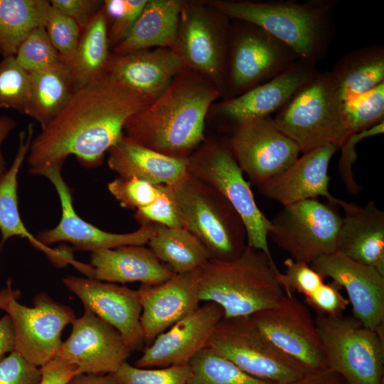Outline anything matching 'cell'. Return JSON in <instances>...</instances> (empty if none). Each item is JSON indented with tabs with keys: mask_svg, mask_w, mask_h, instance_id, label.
<instances>
[{
	"mask_svg": "<svg viewBox=\"0 0 384 384\" xmlns=\"http://www.w3.org/2000/svg\"><path fill=\"white\" fill-rule=\"evenodd\" d=\"M342 114L350 135L384 121V82L342 102Z\"/></svg>",
	"mask_w": 384,
	"mask_h": 384,
	"instance_id": "obj_36",
	"label": "cell"
},
{
	"mask_svg": "<svg viewBox=\"0 0 384 384\" xmlns=\"http://www.w3.org/2000/svg\"><path fill=\"white\" fill-rule=\"evenodd\" d=\"M200 269L175 274L157 285L138 289L144 340L151 343L159 334L199 307Z\"/></svg>",
	"mask_w": 384,
	"mask_h": 384,
	"instance_id": "obj_22",
	"label": "cell"
},
{
	"mask_svg": "<svg viewBox=\"0 0 384 384\" xmlns=\"http://www.w3.org/2000/svg\"><path fill=\"white\" fill-rule=\"evenodd\" d=\"M183 4V1L180 0H147L129 32L113 48L114 54L154 48H166L176 51L178 19Z\"/></svg>",
	"mask_w": 384,
	"mask_h": 384,
	"instance_id": "obj_28",
	"label": "cell"
},
{
	"mask_svg": "<svg viewBox=\"0 0 384 384\" xmlns=\"http://www.w3.org/2000/svg\"><path fill=\"white\" fill-rule=\"evenodd\" d=\"M30 77L14 55L0 61V108L24 114L29 92Z\"/></svg>",
	"mask_w": 384,
	"mask_h": 384,
	"instance_id": "obj_38",
	"label": "cell"
},
{
	"mask_svg": "<svg viewBox=\"0 0 384 384\" xmlns=\"http://www.w3.org/2000/svg\"><path fill=\"white\" fill-rule=\"evenodd\" d=\"M187 384H276L255 378L206 347L189 362Z\"/></svg>",
	"mask_w": 384,
	"mask_h": 384,
	"instance_id": "obj_35",
	"label": "cell"
},
{
	"mask_svg": "<svg viewBox=\"0 0 384 384\" xmlns=\"http://www.w3.org/2000/svg\"><path fill=\"white\" fill-rule=\"evenodd\" d=\"M284 265V272L278 274V280L286 294H293L297 291L306 298L324 283L325 278L306 262L289 257Z\"/></svg>",
	"mask_w": 384,
	"mask_h": 384,
	"instance_id": "obj_44",
	"label": "cell"
},
{
	"mask_svg": "<svg viewBox=\"0 0 384 384\" xmlns=\"http://www.w3.org/2000/svg\"><path fill=\"white\" fill-rule=\"evenodd\" d=\"M14 56L28 73L45 70L68 62L52 44L45 26L33 29L21 43Z\"/></svg>",
	"mask_w": 384,
	"mask_h": 384,
	"instance_id": "obj_37",
	"label": "cell"
},
{
	"mask_svg": "<svg viewBox=\"0 0 384 384\" xmlns=\"http://www.w3.org/2000/svg\"><path fill=\"white\" fill-rule=\"evenodd\" d=\"M21 292L18 289H14L11 279H9L6 287L0 290V309L5 310L9 302L17 299Z\"/></svg>",
	"mask_w": 384,
	"mask_h": 384,
	"instance_id": "obj_54",
	"label": "cell"
},
{
	"mask_svg": "<svg viewBox=\"0 0 384 384\" xmlns=\"http://www.w3.org/2000/svg\"><path fill=\"white\" fill-rule=\"evenodd\" d=\"M50 5L73 19L81 32L102 9L104 2L100 0H51Z\"/></svg>",
	"mask_w": 384,
	"mask_h": 384,
	"instance_id": "obj_48",
	"label": "cell"
},
{
	"mask_svg": "<svg viewBox=\"0 0 384 384\" xmlns=\"http://www.w3.org/2000/svg\"><path fill=\"white\" fill-rule=\"evenodd\" d=\"M189 364L151 369L131 366L127 361L114 373L117 384H187Z\"/></svg>",
	"mask_w": 384,
	"mask_h": 384,
	"instance_id": "obj_39",
	"label": "cell"
},
{
	"mask_svg": "<svg viewBox=\"0 0 384 384\" xmlns=\"http://www.w3.org/2000/svg\"><path fill=\"white\" fill-rule=\"evenodd\" d=\"M224 317L222 308L207 302L159 334L146 347L135 366L142 368L188 364L206 347L218 324Z\"/></svg>",
	"mask_w": 384,
	"mask_h": 384,
	"instance_id": "obj_20",
	"label": "cell"
},
{
	"mask_svg": "<svg viewBox=\"0 0 384 384\" xmlns=\"http://www.w3.org/2000/svg\"><path fill=\"white\" fill-rule=\"evenodd\" d=\"M341 221L337 205L306 199L283 206L271 220L268 237L290 258L309 265L336 251Z\"/></svg>",
	"mask_w": 384,
	"mask_h": 384,
	"instance_id": "obj_11",
	"label": "cell"
},
{
	"mask_svg": "<svg viewBox=\"0 0 384 384\" xmlns=\"http://www.w3.org/2000/svg\"><path fill=\"white\" fill-rule=\"evenodd\" d=\"M108 153L109 168L121 178L137 177L154 185L174 186L190 174L188 159L159 153L125 134Z\"/></svg>",
	"mask_w": 384,
	"mask_h": 384,
	"instance_id": "obj_27",
	"label": "cell"
},
{
	"mask_svg": "<svg viewBox=\"0 0 384 384\" xmlns=\"http://www.w3.org/2000/svg\"><path fill=\"white\" fill-rule=\"evenodd\" d=\"M336 251L384 274V212L373 201L345 202Z\"/></svg>",
	"mask_w": 384,
	"mask_h": 384,
	"instance_id": "obj_26",
	"label": "cell"
},
{
	"mask_svg": "<svg viewBox=\"0 0 384 384\" xmlns=\"http://www.w3.org/2000/svg\"><path fill=\"white\" fill-rule=\"evenodd\" d=\"M140 224L155 223L169 228H184V218L171 186L162 185L161 194L151 204L136 210Z\"/></svg>",
	"mask_w": 384,
	"mask_h": 384,
	"instance_id": "obj_43",
	"label": "cell"
},
{
	"mask_svg": "<svg viewBox=\"0 0 384 384\" xmlns=\"http://www.w3.org/2000/svg\"><path fill=\"white\" fill-rule=\"evenodd\" d=\"M40 384H66L74 375L80 373L78 368L59 356H54L41 367Z\"/></svg>",
	"mask_w": 384,
	"mask_h": 384,
	"instance_id": "obj_49",
	"label": "cell"
},
{
	"mask_svg": "<svg viewBox=\"0 0 384 384\" xmlns=\"http://www.w3.org/2000/svg\"><path fill=\"white\" fill-rule=\"evenodd\" d=\"M33 136V124L28 126L27 131L18 134V146L14 159L6 172L0 179V249L13 237L26 238L36 249L44 252L56 265L63 262V249H52L41 243L26 228L18 206V175L26 156L28 154Z\"/></svg>",
	"mask_w": 384,
	"mask_h": 384,
	"instance_id": "obj_29",
	"label": "cell"
},
{
	"mask_svg": "<svg viewBox=\"0 0 384 384\" xmlns=\"http://www.w3.org/2000/svg\"><path fill=\"white\" fill-rule=\"evenodd\" d=\"M16 122L10 117H0V179L6 172V161L2 153V144L9 134L16 128Z\"/></svg>",
	"mask_w": 384,
	"mask_h": 384,
	"instance_id": "obj_53",
	"label": "cell"
},
{
	"mask_svg": "<svg viewBox=\"0 0 384 384\" xmlns=\"http://www.w3.org/2000/svg\"><path fill=\"white\" fill-rule=\"evenodd\" d=\"M107 188L122 208L137 210L154 202L161 194L162 185H154L137 177L118 176Z\"/></svg>",
	"mask_w": 384,
	"mask_h": 384,
	"instance_id": "obj_42",
	"label": "cell"
},
{
	"mask_svg": "<svg viewBox=\"0 0 384 384\" xmlns=\"http://www.w3.org/2000/svg\"><path fill=\"white\" fill-rule=\"evenodd\" d=\"M341 289V287L334 281L324 283L314 294L304 298V301L317 315L340 314L349 304Z\"/></svg>",
	"mask_w": 384,
	"mask_h": 384,
	"instance_id": "obj_47",
	"label": "cell"
},
{
	"mask_svg": "<svg viewBox=\"0 0 384 384\" xmlns=\"http://www.w3.org/2000/svg\"><path fill=\"white\" fill-rule=\"evenodd\" d=\"M329 73L341 102L365 93L384 82V47L373 45L350 50Z\"/></svg>",
	"mask_w": 384,
	"mask_h": 384,
	"instance_id": "obj_30",
	"label": "cell"
},
{
	"mask_svg": "<svg viewBox=\"0 0 384 384\" xmlns=\"http://www.w3.org/2000/svg\"><path fill=\"white\" fill-rule=\"evenodd\" d=\"M110 47L107 19L102 8L81 32L70 63L73 91L106 73L112 55Z\"/></svg>",
	"mask_w": 384,
	"mask_h": 384,
	"instance_id": "obj_33",
	"label": "cell"
},
{
	"mask_svg": "<svg viewBox=\"0 0 384 384\" xmlns=\"http://www.w3.org/2000/svg\"><path fill=\"white\" fill-rule=\"evenodd\" d=\"M220 94L208 78L184 68L156 100L127 121L124 134L159 153L188 159L206 141V117Z\"/></svg>",
	"mask_w": 384,
	"mask_h": 384,
	"instance_id": "obj_2",
	"label": "cell"
},
{
	"mask_svg": "<svg viewBox=\"0 0 384 384\" xmlns=\"http://www.w3.org/2000/svg\"><path fill=\"white\" fill-rule=\"evenodd\" d=\"M189 172L218 190L241 217L248 247L272 257L268 242L270 220L257 206L250 183L227 142L206 140L188 158Z\"/></svg>",
	"mask_w": 384,
	"mask_h": 384,
	"instance_id": "obj_9",
	"label": "cell"
},
{
	"mask_svg": "<svg viewBox=\"0 0 384 384\" xmlns=\"http://www.w3.org/2000/svg\"><path fill=\"white\" fill-rule=\"evenodd\" d=\"M175 274L144 245H126L93 252L90 265L85 272L87 277L102 282H139L149 286L163 283Z\"/></svg>",
	"mask_w": 384,
	"mask_h": 384,
	"instance_id": "obj_25",
	"label": "cell"
},
{
	"mask_svg": "<svg viewBox=\"0 0 384 384\" xmlns=\"http://www.w3.org/2000/svg\"><path fill=\"white\" fill-rule=\"evenodd\" d=\"M316 65L299 59L270 81L217 105V113L234 122L271 117L279 111L316 73Z\"/></svg>",
	"mask_w": 384,
	"mask_h": 384,
	"instance_id": "obj_23",
	"label": "cell"
},
{
	"mask_svg": "<svg viewBox=\"0 0 384 384\" xmlns=\"http://www.w3.org/2000/svg\"><path fill=\"white\" fill-rule=\"evenodd\" d=\"M50 1L0 0V54L15 55L28 35L45 26Z\"/></svg>",
	"mask_w": 384,
	"mask_h": 384,
	"instance_id": "obj_34",
	"label": "cell"
},
{
	"mask_svg": "<svg viewBox=\"0 0 384 384\" xmlns=\"http://www.w3.org/2000/svg\"><path fill=\"white\" fill-rule=\"evenodd\" d=\"M154 225V233L147 243L149 248L176 274L197 270L211 258L206 246L186 227Z\"/></svg>",
	"mask_w": 384,
	"mask_h": 384,
	"instance_id": "obj_32",
	"label": "cell"
},
{
	"mask_svg": "<svg viewBox=\"0 0 384 384\" xmlns=\"http://www.w3.org/2000/svg\"><path fill=\"white\" fill-rule=\"evenodd\" d=\"M66 384H117L113 374L78 373Z\"/></svg>",
	"mask_w": 384,
	"mask_h": 384,
	"instance_id": "obj_52",
	"label": "cell"
},
{
	"mask_svg": "<svg viewBox=\"0 0 384 384\" xmlns=\"http://www.w3.org/2000/svg\"><path fill=\"white\" fill-rule=\"evenodd\" d=\"M28 98L24 114L45 127L68 102L73 92L70 63L29 73Z\"/></svg>",
	"mask_w": 384,
	"mask_h": 384,
	"instance_id": "obj_31",
	"label": "cell"
},
{
	"mask_svg": "<svg viewBox=\"0 0 384 384\" xmlns=\"http://www.w3.org/2000/svg\"><path fill=\"white\" fill-rule=\"evenodd\" d=\"M184 68L175 50L154 48L112 55L106 73L128 90L153 102Z\"/></svg>",
	"mask_w": 384,
	"mask_h": 384,
	"instance_id": "obj_24",
	"label": "cell"
},
{
	"mask_svg": "<svg viewBox=\"0 0 384 384\" xmlns=\"http://www.w3.org/2000/svg\"><path fill=\"white\" fill-rule=\"evenodd\" d=\"M248 317L264 337L309 373L327 368L315 321L293 294H285L274 306Z\"/></svg>",
	"mask_w": 384,
	"mask_h": 384,
	"instance_id": "obj_13",
	"label": "cell"
},
{
	"mask_svg": "<svg viewBox=\"0 0 384 384\" xmlns=\"http://www.w3.org/2000/svg\"><path fill=\"white\" fill-rule=\"evenodd\" d=\"M314 321L328 368L347 384H383L384 332L343 314L317 315Z\"/></svg>",
	"mask_w": 384,
	"mask_h": 384,
	"instance_id": "obj_7",
	"label": "cell"
},
{
	"mask_svg": "<svg viewBox=\"0 0 384 384\" xmlns=\"http://www.w3.org/2000/svg\"><path fill=\"white\" fill-rule=\"evenodd\" d=\"M230 28L223 91L238 96L279 76L301 59L260 27L241 21Z\"/></svg>",
	"mask_w": 384,
	"mask_h": 384,
	"instance_id": "obj_8",
	"label": "cell"
},
{
	"mask_svg": "<svg viewBox=\"0 0 384 384\" xmlns=\"http://www.w3.org/2000/svg\"><path fill=\"white\" fill-rule=\"evenodd\" d=\"M384 132V121L362 132L349 135L341 146V155L339 160L338 171L341 180L348 192L356 194L360 192L361 187L356 182L353 164L357 159L356 145L366 138L381 134Z\"/></svg>",
	"mask_w": 384,
	"mask_h": 384,
	"instance_id": "obj_45",
	"label": "cell"
},
{
	"mask_svg": "<svg viewBox=\"0 0 384 384\" xmlns=\"http://www.w3.org/2000/svg\"><path fill=\"white\" fill-rule=\"evenodd\" d=\"M227 144L242 172L257 186L287 169L300 153L271 117L235 124Z\"/></svg>",
	"mask_w": 384,
	"mask_h": 384,
	"instance_id": "obj_15",
	"label": "cell"
},
{
	"mask_svg": "<svg viewBox=\"0 0 384 384\" xmlns=\"http://www.w3.org/2000/svg\"><path fill=\"white\" fill-rule=\"evenodd\" d=\"M272 118L302 154L329 144L341 147L350 135L329 70L318 71Z\"/></svg>",
	"mask_w": 384,
	"mask_h": 384,
	"instance_id": "obj_5",
	"label": "cell"
},
{
	"mask_svg": "<svg viewBox=\"0 0 384 384\" xmlns=\"http://www.w3.org/2000/svg\"><path fill=\"white\" fill-rule=\"evenodd\" d=\"M62 166H53L43 169L39 175L47 178L55 187L61 205V218L53 228L38 233L36 238L48 246L66 242L78 250L91 252L126 245H144L153 236L154 223L142 224L128 233H112L102 230L81 218L75 212L71 191L61 174Z\"/></svg>",
	"mask_w": 384,
	"mask_h": 384,
	"instance_id": "obj_16",
	"label": "cell"
},
{
	"mask_svg": "<svg viewBox=\"0 0 384 384\" xmlns=\"http://www.w3.org/2000/svg\"><path fill=\"white\" fill-rule=\"evenodd\" d=\"M45 28L55 48L71 63L81 36L79 26L73 19L50 4Z\"/></svg>",
	"mask_w": 384,
	"mask_h": 384,
	"instance_id": "obj_41",
	"label": "cell"
},
{
	"mask_svg": "<svg viewBox=\"0 0 384 384\" xmlns=\"http://www.w3.org/2000/svg\"><path fill=\"white\" fill-rule=\"evenodd\" d=\"M339 149L329 144L302 154L287 169L258 185L260 193L283 206L323 196L342 207L346 201L334 197L329 190V163Z\"/></svg>",
	"mask_w": 384,
	"mask_h": 384,
	"instance_id": "obj_21",
	"label": "cell"
},
{
	"mask_svg": "<svg viewBox=\"0 0 384 384\" xmlns=\"http://www.w3.org/2000/svg\"><path fill=\"white\" fill-rule=\"evenodd\" d=\"M292 384H347L343 378L329 368L307 374Z\"/></svg>",
	"mask_w": 384,
	"mask_h": 384,
	"instance_id": "obj_50",
	"label": "cell"
},
{
	"mask_svg": "<svg viewBox=\"0 0 384 384\" xmlns=\"http://www.w3.org/2000/svg\"><path fill=\"white\" fill-rule=\"evenodd\" d=\"M212 9V8H211ZM228 18L200 3L183 2L176 51L185 67L204 75L223 91L230 26Z\"/></svg>",
	"mask_w": 384,
	"mask_h": 384,
	"instance_id": "obj_12",
	"label": "cell"
},
{
	"mask_svg": "<svg viewBox=\"0 0 384 384\" xmlns=\"http://www.w3.org/2000/svg\"><path fill=\"white\" fill-rule=\"evenodd\" d=\"M206 347L247 374L270 383L292 384L311 373L264 337L248 316L223 317Z\"/></svg>",
	"mask_w": 384,
	"mask_h": 384,
	"instance_id": "obj_10",
	"label": "cell"
},
{
	"mask_svg": "<svg viewBox=\"0 0 384 384\" xmlns=\"http://www.w3.org/2000/svg\"><path fill=\"white\" fill-rule=\"evenodd\" d=\"M72 326L55 356L75 365L80 373L114 374L132 352L114 327L90 310Z\"/></svg>",
	"mask_w": 384,
	"mask_h": 384,
	"instance_id": "obj_17",
	"label": "cell"
},
{
	"mask_svg": "<svg viewBox=\"0 0 384 384\" xmlns=\"http://www.w3.org/2000/svg\"><path fill=\"white\" fill-rule=\"evenodd\" d=\"M185 227L206 246L212 258L228 261L247 247L244 223L215 188L191 174L171 186Z\"/></svg>",
	"mask_w": 384,
	"mask_h": 384,
	"instance_id": "obj_6",
	"label": "cell"
},
{
	"mask_svg": "<svg viewBox=\"0 0 384 384\" xmlns=\"http://www.w3.org/2000/svg\"><path fill=\"white\" fill-rule=\"evenodd\" d=\"M309 265L345 289L352 316L364 326L384 332V274L338 251L321 255Z\"/></svg>",
	"mask_w": 384,
	"mask_h": 384,
	"instance_id": "obj_18",
	"label": "cell"
},
{
	"mask_svg": "<svg viewBox=\"0 0 384 384\" xmlns=\"http://www.w3.org/2000/svg\"><path fill=\"white\" fill-rule=\"evenodd\" d=\"M103 2V9L108 23L110 45L114 48L129 32L147 0H105Z\"/></svg>",
	"mask_w": 384,
	"mask_h": 384,
	"instance_id": "obj_40",
	"label": "cell"
},
{
	"mask_svg": "<svg viewBox=\"0 0 384 384\" xmlns=\"http://www.w3.org/2000/svg\"><path fill=\"white\" fill-rule=\"evenodd\" d=\"M65 286L90 310L114 327L132 351L145 342L141 325L142 306L137 290L115 283L68 276Z\"/></svg>",
	"mask_w": 384,
	"mask_h": 384,
	"instance_id": "obj_19",
	"label": "cell"
},
{
	"mask_svg": "<svg viewBox=\"0 0 384 384\" xmlns=\"http://www.w3.org/2000/svg\"><path fill=\"white\" fill-rule=\"evenodd\" d=\"M152 102L128 90L107 73L74 90L66 105L33 139L29 173L63 166L70 155L88 169L123 137L127 121Z\"/></svg>",
	"mask_w": 384,
	"mask_h": 384,
	"instance_id": "obj_1",
	"label": "cell"
},
{
	"mask_svg": "<svg viewBox=\"0 0 384 384\" xmlns=\"http://www.w3.org/2000/svg\"><path fill=\"white\" fill-rule=\"evenodd\" d=\"M14 350V329L11 319L6 314L0 319V360Z\"/></svg>",
	"mask_w": 384,
	"mask_h": 384,
	"instance_id": "obj_51",
	"label": "cell"
},
{
	"mask_svg": "<svg viewBox=\"0 0 384 384\" xmlns=\"http://www.w3.org/2000/svg\"><path fill=\"white\" fill-rule=\"evenodd\" d=\"M335 0H213V9L255 25L316 65L328 54L335 33Z\"/></svg>",
	"mask_w": 384,
	"mask_h": 384,
	"instance_id": "obj_3",
	"label": "cell"
},
{
	"mask_svg": "<svg viewBox=\"0 0 384 384\" xmlns=\"http://www.w3.org/2000/svg\"><path fill=\"white\" fill-rule=\"evenodd\" d=\"M4 311L11 319L14 350L40 368L55 356L62 343L63 329L75 319L72 308L57 302L45 292L35 296L33 307L14 299Z\"/></svg>",
	"mask_w": 384,
	"mask_h": 384,
	"instance_id": "obj_14",
	"label": "cell"
},
{
	"mask_svg": "<svg viewBox=\"0 0 384 384\" xmlns=\"http://www.w3.org/2000/svg\"><path fill=\"white\" fill-rule=\"evenodd\" d=\"M41 376V368L15 350L0 360V384H40Z\"/></svg>",
	"mask_w": 384,
	"mask_h": 384,
	"instance_id": "obj_46",
	"label": "cell"
},
{
	"mask_svg": "<svg viewBox=\"0 0 384 384\" xmlns=\"http://www.w3.org/2000/svg\"><path fill=\"white\" fill-rule=\"evenodd\" d=\"M279 272L273 257L248 246L232 260L211 257L200 268L199 298L219 305L224 318L247 317L284 297Z\"/></svg>",
	"mask_w": 384,
	"mask_h": 384,
	"instance_id": "obj_4",
	"label": "cell"
}]
</instances>
